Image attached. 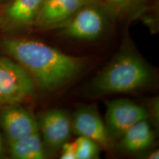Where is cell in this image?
<instances>
[{"mask_svg": "<svg viewBox=\"0 0 159 159\" xmlns=\"http://www.w3.org/2000/svg\"><path fill=\"white\" fill-rule=\"evenodd\" d=\"M0 47L45 91H55L69 84L89 63L87 57L65 54L45 43L26 38H2Z\"/></svg>", "mask_w": 159, "mask_h": 159, "instance_id": "6da1fadb", "label": "cell"}, {"mask_svg": "<svg viewBox=\"0 0 159 159\" xmlns=\"http://www.w3.org/2000/svg\"><path fill=\"white\" fill-rule=\"evenodd\" d=\"M155 75L150 66L136 51L125 48L87 85L90 96L129 93L152 84Z\"/></svg>", "mask_w": 159, "mask_h": 159, "instance_id": "7a4b0ae2", "label": "cell"}, {"mask_svg": "<svg viewBox=\"0 0 159 159\" xmlns=\"http://www.w3.org/2000/svg\"><path fill=\"white\" fill-rule=\"evenodd\" d=\"M108 18L99 0H93L80 7L59 27L63 36L79 41H94L108 28Z\"/></svg>", "mask_w": 159, "mask_h": 159, "instance_id": "3957f363", "label": "cell"}, {"mask_svg": "<svg viewBox=\"0 0 159 159\" xmlns=\"http://www.w3.org/2000/svg\"><path fill=\"white\" fill-rule=\"evenodd\" d=\"M35 83L13 59L0 57V106L17 105L34 94Z\"/></svg>", "mask_w": 159, "mask_h": 159, "instance_id": "277c9868", "label": "cell"}, {"mask_svg": "<svg viewBox=\"0 0 159 159\" xmlns=\"http://www.w3.org/2000/svg\"><path fill=\"white\" fill-rule=\"evenodd\" d=\"M147 109L130 99H117L106 102L105 126L113 139H119L137 122L148 119Z\"/></svg>", "mask_w": 159, "mask_h": 159, "instance_id": "5b68a950", "label": "cell"}, {"mask_svg": "<svg viewBox=\"0 0 159 159\" xmlns=\"http://www.w3.org/2000/svg\"><path fill=\"white\" fill-rule=\"evenodd\" d=\"M71 118L72 132L75 134L92 139L105 150H113L114 140L94 105L79 107Z\"/></svg>", "mask_w": 159, "mask_h": 159, "instance_id": "8992f818", "label": "cell"}, {"mask_svg": "<svg viewBox=\"0 0 159 159\" xmlns=\"http://www.w3.org/2000/svg\"><path fill=\"white\" fill-rule=\"evenodd\" d=\"M38 121L47 152H57L70 138L71 118L65 111L53 109L43 113Z\"/></svg>", "mask_w": 159, "mask_h": 159, "instance_id": "52a82bcc", "label": "cell"}, {"mask_svg": "<svg viewBox=\"0 0 159 159\" xmlns=\"http://www.w3.org/2000/svg\"><path fill=\"white\" fill-rule=\"evenodd\" d=\"M93 0H43L33 27L40 30L58 29L85 4Z\"/></svg>", "mask_w": 159, "mask_h": 159, "instance_id": "ba28073f", "label": "cell"}, {"mask_svg": "<svg viewBox=\"0 0 159 159\" xmlns=\"http://www.w3.org/2000/svg\"><path fill=\"white\" fill-rule=\"evenodd\" d=\"M0 124L8 142L39 132L37 119L17 105L5 106L0 113Z\"/></svg>", "mask_w": 159, "mask_h": 159, "instance_id": "9c48e42d", "label": "cell"}, {"mask_svg": "<svg viewBox=\"0 0 159 159\" xmlns=\"http://www.w3.org/2000/svg\"><path fill=\"white\" fill-rule=\"evenodd\" d=\"M43 0H10L2 13V27L25 30L33 27Z\"/></svg>", "mask_w": 159, "mask_h": 159, "instance_id": "30bf717a", "label": "cell"}, {"mask_svg": "<svg viewBox=\"0 0 159 159\" xmlns=\"http://www.w3.org/2000/svg\"><path fill=\"white\" fill-rule=\"evenodd\" d=\"M148 119L140 121L119 138V146L126 152H139L150 148L156 139L155 132Z\"/></svg>", "mask_w": 159, "mask_h": 159, "instance_id": "8fae6325", "label": "cell"}, {"mask_svg": "<svg viewBox=\"0 0 159 159\" xmlns=\"http://www.w3.org/2000/svg\"><path fill=\"white\" fill-rule=\"evenodd\" d=\"M10 153L16 159H43L47 152L39 132L8 142Z\"/></svg>", "mask_w": 159, "mask_h": 159, "instance_id": "7c38bea8", "label": "cell"}, {"mask_svg": "<svg viewBox=\"0 0 159 159\" xmlns=\"http://www.w3.org/2000/svg\"><path fill=\"white\" fill-rule=\"evenodd\" d=\"M75 144L76 159L99 158L102 148L94 140L87 137L78 136L75 141Z\"/></svg>", "mask_w": 159, "mask_h": 159, "instance_id": "4fadbf2b", "label": "cell"}, {"mask_svg": "<svg viewBox=\"0 0 159 159\" xmlns=\"http://www.w3.org/2000/svg\"><path fill=\"white\" fill-rule=\"evenodd\" d=\"M140 1L141 0H99L107 8L116 13L128 11Z\"/></svg>", "mask_w": 159, "mask_h": 159, "instance_id": "5bb4252c", "label": "cell"}, {"mask_svg": "<svg viewBox=\"0 0 159 159\" xmlns=\"http://www.w3.org/2000/svg\"><path fill=\"white\" fill-rule=\"evenodd\" d=\"M61 159H76V150L75 142H66L61 148Z\"/></svg>", "mask_w": 159, "mask_h": 159, "instance_id": "9a60e30c", "label": "cell"}, {"mask_svg": "<svg viewBox=\"0 0 159 159\" xmlns=\"http://www.w3.org/2000/svg\"><path fill=\"white\" fill-rule=\"evenodd\" d=\"M148 158H149V159H158V158H159V151L157 150H155V151H152V152H151L148 155Z\"/></svg>", "mask_w": 159, "mask_h": 159, "instance_id": "2e32d148", "label": "cell"}, {"mask_svg": "<svg viewBox=\"0 0 159 159\" xmlns=\"http://www.w3.org/2000/svg\"><path fill=\"white\" fill-rule=\"evenodd\" d=\"M3 152H4V146H3L2 139L1 134H0V156H2Z\"/></svg>", "mask_w": 159, "mask_h": 159, "instance_id": "e0dca14e", "label": "cell"}, {"mask_svg": "<svg viewBox=\"0 0 159 159\" xmlns=\"http://www.w3.org/2000/svg\"><path fill=\"white\" fill-rule=\"evenodd\" d=\"M2 24H3V16H2V14H0V27H2Z\"/></svg>", "mask_w": 159, "mask_h": 159, "instance_id": "ac0fdd59", "label": "cell"}, {"mask_svg": "<svg viewBox=\"0 0 159 159\" xmlns=\"http://www.w3.org/2000/svg\"><path fill=\"white\" fill-rule=\"evenodd\" d=\"M6 1H10V0H0V2H6Z\"/></svg>", "mask_w": 159, "mask_h": 159, "instance_id": "d6986e66", "label": "cell"}]
</instances>
